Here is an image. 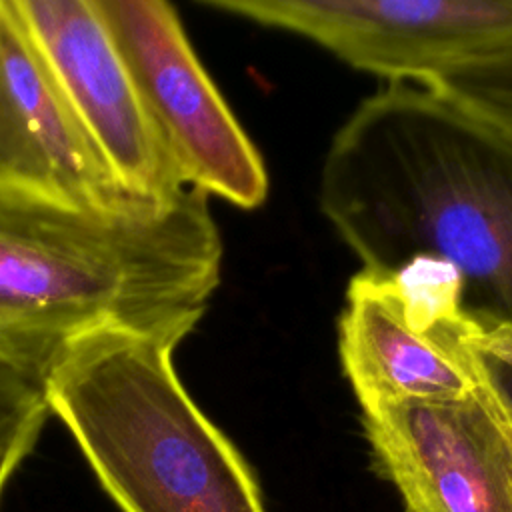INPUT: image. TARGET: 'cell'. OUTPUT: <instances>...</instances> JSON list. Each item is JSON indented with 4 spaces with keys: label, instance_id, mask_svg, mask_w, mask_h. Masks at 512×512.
I'll return each instance as SVG.
<instances>
[{
    "label": "cell",
    "instance_id": "cell-1",
    "mask_svg": "<svg viewBox=\"0 0 512 512\" xmlns=\"http://www.w3.org/2000/svg\"><path fill=\"white\" fill-rule=\"evenodd\" d=\"M320 208L370 274L412 258L462 278V310L512 330V134L428 82H386L334 134Z\"/></svg>",
    "mask_w": 512,
    "mask_h": 512
},
{
    "label": "cell",
    "instance_id": "cell-2",
    "mask_svg": "<svg viewBox=\"0 0 512 512\" xmlns=\"http://www.w3.org/2000/svg\"><path fill=\"white\" fill-rule=\"evenodd\" d=\"M220 266L202 190L94 210L0 186V360L46 380L74 342L102 330L178 346Z\"/></svg>",
    "mask_w": 512,
    "mask_h": 512
},
{
    "label": "cell",
    "instance_id": "cell-3",
    "mask_svg": "<svg viewBox=\"0 0 512 512\" xmlns=\"http://www.w3.org/2000/svg\"><path fill=\"white\" fill-rule=\"evenodd\" d=\"M176 344L102 330L46 374L50 410L122 512H266L256 476L182 386Z\"/></svg>",
    "mask_w": 512,
    "mask_h": 512
},
{
    "label": "cell",
    "instance_id": "cell-4",
    "mask_svg": "<svg viewBox=\"0 0 512 512\" xmlns=\"http://www.w3.org/2000/svg\"><path fill=\"white\" fill-rule=\"evenodd\" d=\"M182 182L258 208L268 174L166 0H94Z\"/></svg>",
    "mask_w": 512,
    "mask_h": 512
},
{
    "label": "cell",
    "instance_id": "cell-5",
    "mask_svg": "<svg viewBox=\"0 0 512 512\" xmlns=\"http://www.w3.org/2000/svg\"><path fill=\"white\" fill-rule=\"evenodd\" d=\"M388 82H428L512 40V0H202Z\"/></svg>",
    "mask_w": 512,
    "mask_h": 512
},
{
    "label": "cell",
    "instance_id": "cell-6",
    "mask_svg": "<svg viewBox=\"0 0 512 512\" xmlns=\"http://www.w3.org/2000/svg\"><path fill=\"white\" fill-rule=\"evenodd\" d=\"M362 428L404 512H512V426L480 384L456 400L364 408Z\"/></svg>",
    "mask_w": 512,
    "mask_h": 512
},
{
    "label": "cell",
    "instance_id": "cell-7",
    "mask_svg": "<svg viewBox=\"0 0 512 512\" xmlns=\"http://www.w3.org/2000/svg\"><path fill=\"white\" fill-rule=\"evenodd\" d=\"M12 6L118 180L156 202L190 188L148 120L94 0H12Z\"/></svg>",
    "mask_w": 512,
    "mask_h": 512
},
{
    "label": "cell",
    "instance_id": "cell-8",
    "mask_svg": "<svg viewBox=\"0 0 512 512\" xmlns=\"http://www.w3.org/2000/svg\"><path fill=\"white\" fill-rule=\"evenodd\" d=\"M0 186L94 210L148 200L102 158L12 0H0Z\"/></svg>",
    "mask_w": 512,
    "mask_h": 512
},
{
    "label": "cell",
    "instance_id": "cell-9",
    "mask_svg": "<svg viewBox=\"0 0 512 512\" xmlns=\"http://www.w3.org/2000/svg\"><path fill=\"white\" fill-rule=\"evenodd\" d=\"M460 330H414L384 278L360 270L338 318V356L360 410L398 402H446L478 386Z\"/></svg>",
    "mask_w": 512,
    "mask_h": 512
},
{
    "label": "cell",
    "instance_id": "cell-10",
    "mask_svg": "<svg viewBox=\"0 0 512 512\" xmlns=\"http://www.w3.org/2000/svg\"><path fill=\"white\" fill-rule=\"evenodd\" d=\"M378 276L394 294L406 322L418 332H450L472 322L462 310V278L444 260L418 256Z\"/></svg>",
    "mask_w": 512,
    "mask_h": 512
},
{
    "label": "cell",
    "instance_id": "cell-11",
    "mask_svg": "<svg viewBox=\"0 0 512 512\" xmlns=\"http://www.w3.org/2000/svg\"><path fill=\"white\" fill-rule=\"evenodd\" d=\"M52 414L46 380L0 360V498Z\"/></svg>",
    "mask_w": 512,
    "mask_h": 512
},
{
    "label": "cell",
    "instance_id": "cell-12",
    "mask_svg": "<svg viewBox=\"0 0 512 512\" xmlns=\"http://www.w3.org/2000/svg\"><path fill=\"white\" fill-rule=\"evenodd\" d=\"M428 84L512 134V40L428 80Z\"/></svg>",
    "mask_w": 512,
    "mask_h": 512
},
{
    "label": "cell",
    "instance_id": "cell-13",
    "mask_svg": "<svg viewBox=\"0 0 512 512\" xmlns=\"http://www.w3.org/2000/svg\"><path fill=\"white\" fill-rule=\"evenodd\" d=\"M464 344L478 384L494 398L512 426V330L476 326Z\"/></svg>",
    "mask_w": 512,
    "mask_h": 512
}]
</instances>
